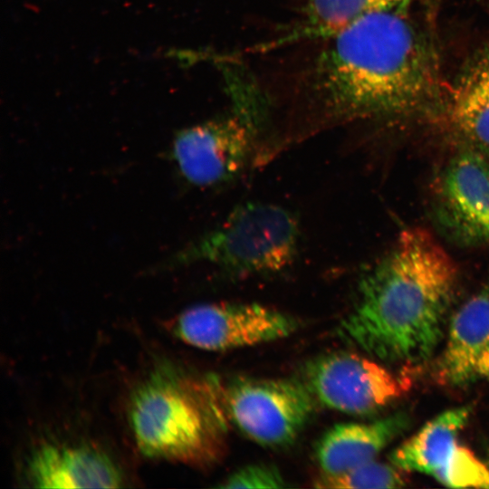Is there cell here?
<instances>
[{
	"label": "cell",
	"mask_w": 489,
	"mask_h": 489,
	"mask_svg": "<svg viewBox=\"0 0 489 489\" xmlns=\"http://www.w3.org/2000/svg\"><path fill=\"white\" fill-rule=\"evenodd\" d=\"M414 0H308L302 23L292 40L323 36L358 18L385 9H406Z\"/></svg>",
	"instance_id": "15"
},
{
	"label": "cell",
	"mask_w": 489,
	"mask_h": 489,
	"mask_svg": "<svg viewBox=\"0 0 489 489\" xmlns=\"http://www.w3.org/2000/svg\"><path fill=\"white\" fill-rule=\"evenodd\" d=\"M409 426L405 413L369 423H340L320 438L316 457L325 475H337L375 460Z\"/></svg>",
	"instance_id": "12"
},
{
	"label": "cell",
	"mask_w": 489,
	"mask_h": 489,
	"mask_svg": "<svg viewBox=\"0 0 489 489\" xmlns=\"http://www.w3.org/2000/svg\"><path fill=\"white\" fill-rule=\"evenodd\" d=\"M300 42L283 91L321 124L405 116L442 104L435 53L406 9L369 13Z\"/></svg>",
	"instance_id": "1"
},
{
	"label": "cell",
	"mask_w": 489,
	"mask_h": 489,
	"mask_svg": "<svg viewBox=\"0 0 489 489\" xmlns=\"http://www.w3.org/2000/svg\"><path fill=\"white\" fill-rule=\"evenodd\" d=\"M471 406L455 408L435 417L390 455V462L403 471L434 475L446 465L468 422Z\"/></svg>",
	"instance_id": "14"
},
{
	"label": "cell",
	"mask_w": 489,
	"mask_h": 489,
	"mask_svg": "<svg viewBox=\"0 0 489 489\" xmlns=\"http://www.w3.org/2000/svg\"><path fill=\"white\" fill-rule=\"evenodd\" d=\"M216 383L224 414L264 446L292 444L315 409L312 392L296 379L238 377L225 385Z\"/></svg>",
	"instance_id": "5"
},
{
	"label": "cell",
	"mask_w": 489,
	"mask_h": 489,
	"mask_svg": "<svg viewBox=\"0 0 489 489\" xmlns=\"http://www.w3.org/2000/svg\"><path fill=\"white\" fill-rule=\"evenodd\" d=\"M441 105L449 131L489 153V42L465 62Z\"/></svg>",
	"instance_id": "11"
},
{
	"label": "cell",
	"mask_w": 489,
	"mask_h": 489,
	"mask_svg": "<svg viewBox=\"0 0 489 489\" xmlns=\"http://www.w3.org/2000/svg\"><path fill=\"white\" fill-rule=\"evenodd\" d=\"M305 383L324 406L350 415L372 414L397 399L405 386L388 369L361 355L337 351L311 360Z\"/></svg>",
	"instance_id": "7"
},
{
	"label": "cell",
	"mask_w": 489,
	"mask_h": 489,
	"mask_svg": "<svg viewBox=\"0 0 489 489\" xmlns=\"http://www.w3.org/2000/svg\"><path fill=\"white\" fill-rule=\"evenodd\" d=\"M456 281V265L435 237L407 229L362 276L340 333L375 358L424 361L442 338Z\"/></svg>",
	"instance_id": "2"
},
{
	"label": "cell",
	"mask_w": 489,
	"mask_h": 489,
	"mask_svg": "<svg viewBox=\"0 0 489 489\" xmlns=\"http://www.w3.org/2000/svg\"><path fill=\"white\" fill-rule=\"evenodd\" d=\"M476 378L489 379V341L478 360L476 367Z\"/></svg>",
	"instance_id": "19"
},
{
	"label": "cell",
	"mask_w": 489,
	"mask_h": 489,
	"mask_svg": "<svg viewBox=\"0 0 489 489\" xmlns=\"http://www.w3.org/2000/svg\"><path fill=\"white\" fill-rule=\"evenodd\" d=\"M299 219L282 206L247 202L235 207L216 229L183 251L180 260L206 262L234 276L270 274L296 259Z\"/></svg>",
	"instance_id": "4"
},
{
	"label": "cell",
	"mask_w": 489,
	"mask_h": 489,
	"mask_svg": "<svg viewBox=\"0 0 489 489\" xmlns=\"http://www.w3.org/2000/svg\"><path fill=\"white\" fill-rule=\"evenodd\" d=\"M401 471L392 463L372 460L340 474H323L315 480V486L334 489L399 488L406 484Z\"/></svg>",
	"instance_id": "16"
},
{
	"label": "cell",
	"mask_w": 489,
	"mask_h": 489,
	"mask_svg": "<svg viewBox=\"0 0 489 489\" xmlns=\"http://www.w3.org/2000/svg\"><path fill=\"white\" fill-rule=\"evenodd\" d=\"M436 216L464 243H489V158L464 151L442 170L436 185Z\"/></svg>",
	"instance_id": "9"
},
{
	"label": "cell",
	"mask_w": 489,
	"mask_h": 489,
	"mask_svg": "<svg viewBox=\"0 0 489 489\" xmlns=\"http://www.w3.org/2000/svg\"><path fill=\"white\" fill-rule=\"evenodd\" d=\"M434 478L450 487L489 488V467L469 448L457 444Z\"/></svg>",
	"instance_id": "17"
},
{
	"label": "cell",
	"mask_w": 489,
	"mask_h": 489,
	"mask_svg": "<svg viewBox=\"0 0 489 489\" xmlns=\"http://www.w3.org/2000/svg\"><path fill=\"white\" fill-rule=\"evenodd\" d=\"M217 486L221 488H283L286 484L275 466L267 464H253L239 468Z\"/></svg>",
	"instance_id": "18"
},
{
	"label": "cell",
	"mask_w": 489,
	"mask_h": 489,
	"mask_svg": "<svg viewBox=\"0 0 489 489\" xmlns=\"http://www.w3.org/2000/svg\"><path fill=\"white\" fill-rule=\"evenodd\" d=\"M258 135L244 118L235 112L182 129L175 138L172 155L190 184L221 185L243 171Z\"/></svg>",
	"instance_id": "8"
},
{
	"label": "cell",
	"mask_w": 489,
	"mask_h": 489,
	"mask_svg": "<svg viewBox=\"0 0 489 489\" xmlns=\"http://www.w3.org/2000/svg\"><path fill=\"white\" fill-rule=\"evenodd\" d=\"M489 341V287L465 302L453 316L436 379L460 386L476 378V367Z\"/></svg>",
	"instance_id": "13"
},
{
	"label": "cell",
	"mask_w": 489,
	"mask_h": 489,
	"mask_svg": "<svg viewBox=\"0 0 489 489\" xmlns=\"http://www.w3.org/2000/svg\"><path fill=\"white\" fill-rule=\"evenodd\" d=\"M27 469L38 488H116L123 481L106 454L85 445L44 443L32 452Z\"/></svg>",
	"instance_id": "10"
},
{
	"label": "cell",
	"mask_w": 489,
	"mask_h": 489,
	"mask_svg": "<svg viewBox=\"0 0 489 489\" xmlns=\"http://www.w3.org/2000/svg\"><path fill=\"white\" fill-rule=\"evenodd\" d=\"M128 419L148 457L206 466L223 453L225 414L216 379L173 363L159 362L135 385Z\"/></svg>",
	"instance_id": "3"
},
{
	"label": "cell",
	"mask_w": 489,
	"mask_h": 489,
	"mask_svg": "<svg viewBox=\"0 0 489 489\" xmlns=\"http://www.w3.org/2000/svg\"><path fill=\"white\" fill-rule=\"evenodd\" d=\"M487 465H488V467H489V463Z\"/></svg>",
	"instance_id": "20"
},
{
	"label": "cell",
	"mask_w": 489,
	"mask_h": 489,
	"mask_svg": "<svg viewBox=\"0 0 489 489\" xmlns=\"http://www.w3.org/2000/svg\"><path fill=\"white\" fill-rule=\"evenodd\" d=\"M174 335L198 349L222 351L286 338L297 321L258 303L219 302L191 307L170 322Z\"/></svg>",
	"instance_id": "6"
}]
</instances>
